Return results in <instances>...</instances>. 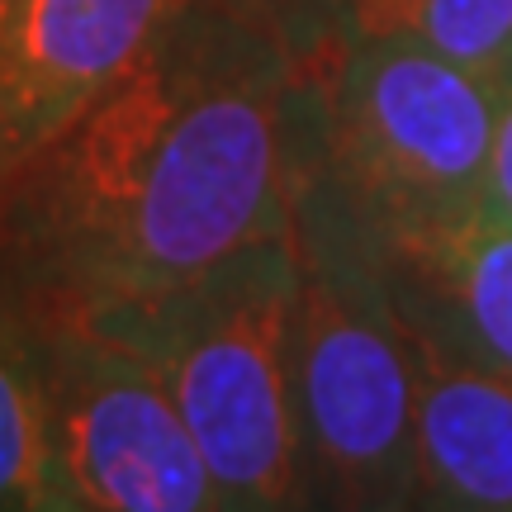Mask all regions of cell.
Segmentation results:
<instances>
[{
    "mask_svg": "<svg viewBox=\"0 0 512 512\" xmlns=\"http://www.w3.org/2000/svg\"><path fill=\"white\" fill-rule=\"evenodd\" d=\"M494 138H489V171H484V209L512 223V72L494 86Z\"/></svg>",
    "mask_w": 512,
    "mask_h": 512,
    "instance_id": "obj_11",
    "label": "cell"
},
{
    "mask_svg": "<svg viewBox=\"0 0 512 512\" xmlns=\"http://www.w3.org/2000/svg\"><path fill=\"white\" fill-rule=\"evenodd\" d=\"M313 72L280 0H190L0 209V271L119 328L294 233Z\"/></svg>",
    "mask_w": 512,
    "mask_h": 512,
    "instance_id": "obj_1",
    "label": "cell"
},
{
    "mask_svg": "<svg viewBox=\"0 0 512 512\" xmlns=\"http://www.w3.org/2000/svg\"><path fill=\"white\" fill-rule=\"evenodd\" d=\"M38 512H91V508L72 503V498L62 494V489H53V484H48V494H43V508H38Z\"/></svg>",
    "mask_w": 512,
    "mask_h": 512,
    "instance_id": "obj_12",
    "label": "cell"
},
{
    "mask_svg": "<svg viewBox=\"0 0 512 512\" xmlns=\"http://www.w3.org/2000/svg\"><path fill=\"white\" fill-rule=\"evenodd\" d=\"M290 356L309 512H413V342L375 228L323 166L318 81L294 185Z\"/></svg>",
    "mask_w": 512,
    "mask_h": 512,
    "instance_id": "obj_2",
    "label": "cell"
},
{
    "mask_svg": "<svg viewBox=\"0 0 512 512\" xmlns=\"http://www.w3.org/2000/svg\"><path fill=\"white\" fill-rule=\"evenodd\" d=\"M309 15L332 38H413L494 86L512 72V0H309Z\"/></svg>",
    "mask_w": 512,
    "mask_h": 512,
    "instance_id": "obj_9",
    "label": "cell"
},
{
    "mask_svg": "<svg viewBox=\"0 0 512 512\" xmlns=\"http://www.w3.org/2000/svg\"><path fill=\"white\" fill-rule=\"evenodd\" d=\"M403 328L432 347L512 370V223L494 209L375 233Z\"/></svg>",
    "mask_w": 512,
    "mask_h": 512,
    "instance_id": "obj_7",
    "label": "cell"
},
{
    "mask_svg": "<svg viewBox=\"0 0 512 512\" xmlns=\"http://www.w3.org/2000/svg\"><path fill=\"white\" fill-rule=\"evenodd\" d=\"M318 81V152L375 233L484 204L494 81L413 38L304 34Z\"/></svg>",
    "mask_w": 512,
    "mask_h": 512,
    "instance_id": "obj_4",
    "label": "cell"
},
{
    "mask_svg": "<svg viewBox=\"0 0 512 512\" xmlns=\"http://www.w3.org/2000/svg\"><path fill=\"white\" fill-rule=\"evenodd\" d=\"M34 318L48 375V484L91 512H223L162 370L72 313Z\"/></svg>",
    "mask_w": 512,
    "mask_h": 512,
    "instance_id": "obj_5",
    "label": "cell"
},
{
    "mask_svg": "<svg viewBox=\"0 0 512 512\" xmlns=\"http://www.w3.org/2000/svg\"><path fill=\"white\" fill-rule=\"evenodd\" d=\"M19 5H24V0H0V38H5V29H10V24H15Z\"/></svg>",
    "mask_w": 512,
    "mask_h": 512,
    "instance_id": "obj_13",
    "label": "cell"
},
{
    "mask_svg": "<svg viewBox=\"0 0 512 512\" xmlns=\"http://www.w3.org/2000/svg\"><path fill=\"white\" fill-rule=\"evenodd\" d=\"M53 475L38 318L0 271V512H38Z\"/></svg>",
    "mask_w": 512,
    "mask_h": 512,
    "instance_id": "obj_10",
    "label": "cell"
},
{
    "mask_svg": "<svg viewBox=\"0 0 512 512\" xmlns=\"http://www.w3.org/2000/svg\"><path fill=\"white\" fill-rule=\"evenodd\" d=\"M290 323L294 233L119 328H100L162 370L223 512H309Z\"/></svg>",
    "mask_w": 512,
    "mask_h": 512,
    "instance_id": "obj_3",
    "label": "cell"
},
{
    "mask_svg": "<svg viewBox=\"0 0 512 512\" xmlns=\"http://www.w3.org/2000/svg\"><path fill=\"white\" fill-rule=\"evenodd\" d=\"M190 0H24L0 38V209Z\"/></svg>",
    "mask_w": 512,
    "mask_h": 512,
    "instance_id": "obj_6",
    "label": "cell"
},
{
    "mask_svg": "<svg viewBox=\"0 0 512 512\" xmlns=\"http://www.w3.org/2000/svg\"><path fill=\"white\" fill-rule=\"evenodd\" d=\"M418 370L413 512H512V370L408 332Z\"/></svg>",
    "mask_w": 512,
    "mask_h": 512,
    "instance_id": "obj_8",
    "label": "cell"
}]
</instances>
